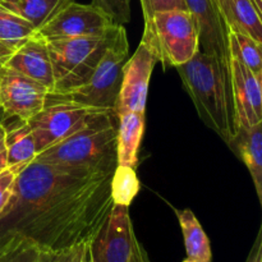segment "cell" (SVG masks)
<instances>
[{"label": "cell", "mask_w": 262, "mask_h": 262, "mask_svg": "<svg viewBox=\"0 0 262 262\" xmlns=\"http://www.w3.org/2000/svg\"><path fill=\"white\" fill-rule=\"evenodd\" d=\"M112 177L82 176L35 160L15 179L0 215V239L19 235L40 251L90 243L114 206Z\"/></svg>", "instance_id": "1"}, {"label": "cell", "mask_w": 262, "mask_h": 262, "mask_svg": "<svg viewBox=\"0 0 262 262\" xmlns=\"http://www.w3.org/2000/svg\"><path fill=\"white\" fill-rule=\"evenodd\" d=\"M177 71L202 122L230 145L237 132L232 71L201 50Z\"/></svg>", "instance_id": "2"}, {"label": "cell", "mask_w": 262, "mask_h": 262, "mask_svg": "<svg viewBox=\"0 0 262 262\" xmlns=\"http://www.w3.org/2000/svg\"><path fill=\"white\" fill-rule=\"evenodd\" d=\"M113 112L97 113L82 129L46 148L35 160L72 173L113 174L117 168V127Z\"/></svg>", "instance_id": "3"}, {"label": "cell", "mask_w": 262, "mask_h": 262, "mask_svg": "<svg viewBox=\"0 0 262 262\" xmlns=\"http://www.w3.org/2000/svg\"><path fill=\"white\" fill-rule=\"evenodd\" d=\"M128 58L129 43L127 32L124 26L118 25L106 51L90 78L69 91L49 92L46 105H76L114 113Z\"/></svg>", "instance_id": "4"}, {"label": "cell", "mask_w": 262, "mask_h": 262, "mask_svg": "<svg viewBox=\"0 0 262 262\" xmlns=\"http://www.w3.org/2000/svg\"><path fill=\"white\" fill-rule=\"evenodd\" d=\"M117 26L104 35L46 41L55 79L50 92L69 91L86 82L99 66Z\"/></svg>", "instance_id": "5"}, {"label": "cell", "mask_w": 262, "mask_h": 262, "mask_svg": "<svg viewBox=\"0 0 262 262\" xmlns=\"http://www.w3.org/2000/svg\"><path fill=\"white\" fill-rule=\"evenodd\" d=\"M142 38L150 43L164 67L177 68L187 63L200 50L196 20L188 10L155 13L145 23Z\"/></svg>", "instance_id": "6"}, {"label": "cell", "mask_w": 262, "mask_h": 262, "mask_svg": "<svg viewBox=\"0 0 262 262\" xmlns=\"http://www.w3.org/2000/svg\"><path fill=\"white\" fill-rule=\"evenodd\" d=\"M115 23L92 4H79L69 0L59 8L36 33L45 41L104 35Z\"/></svg>", "instance_id": "7"}, {"label": "cell", "mask_w": 262, "mask_h": 262, "mask_svg": "<svg viewBox=\"0 0 262 262\" xmlns=\"http://www.w3.org/2000/svg\"><path fill=\"white\" fill-rule=\"evenodd\" d=\"M97 113L101 112L76 105H46L27 122L35 140L37 155L78 132Z\"/></svg>", "instance_id": "8"}, {"label": "cell", "mask_w": 262, "mask_h": 262, "mask_svg": "<svg viewBox=\"0 0 262 262\" xmlns=\"http://www.w3.org/2000/svg\"><path fill=\"white\" fill-rule=\"evenodd\" d=\"M49 89L13 69L0 71V107L8 118L28 122L45 107Z\"/></svg>", "instance_id": "9"}, {"label": "cell", "mask_w": 262, "mask_h": 262, "mask_svg": "<svg viewBox=\"0 0 262 262\" xmlns=\"http://www.w3.org/2000/svg\"><path fill=\"white\" fill-rule=\"evenodd\" d=\"M158 56L146 40H141L137 50L128 58L123 71V81L115 105V115L125 112H145L148 83Z\"/></svg>", "instance_id": "10"}, {"label": "cell", "mask_w": 262, "mask_h": 262, "mask_svg": "<svg viewBox=\"0 0 262 262\" xmlns=\"http://www.w3.org/2000/svg\"><path fill=\"white\" fill-rule=\"evenodd\" d=\"M133 235L129 206L114 204L106 222L90 242L91 262H129Z\"/></svg>", "instance_id": "11"}, {"label": "cell", "mask_w": 262, "mask_h": 262, "mask_svg": "<svg viewBox=\"0 0 262 262\" xmlns=\"http://www.w3.org/2000/svg\"><path fill=\"white\" fill-rule=\"evenodd\" d=\"M186 5L196 20L200 50L230 69L229 30L216 0H186Z\"/></svg>", "instance_id": "12"}, {"label": "cell", "mask_w": 262, "mask_h": 262, "mask_svg": "<svg viewBox=\"0 0 262 262\" xmlns=\"http://www.w3.org/2000/svg\"><path fill=\"white\" fill-rule=\"evenodd\" d=\"M230 71L235 129L258 124L262 122L260 76L234 59L230 61Z\"/></svg>", "instance_id": "13"}, {"label": "cell", "mask_w": 262, "mask_h": 262, "mask_svg": "<svg viewBox=\"0 0 262 262\" xmlns=\"http://www.w3.org/2000/svg\"><path fill=\"white\" fill-rule=\"evenodd\" d=\"M5 67L40 82L49 91H53L55 79L48 42L37 33L13 53Z\"/></svg>", "instance_id": "14"}, {"label": "cell", "mask_w": 262, "mask_h": 262, "mask_svg": "<svg viewBox=\"0 0 262 262\" xmlns=\"http://www.w3.org/2000/svg\"><path fill=\"white\" fill-rule=\"evenodd\" d=\"M117 118V163L136 169L145 129V112H125Z\"/></svg>", "instance_id": "15"}, {"label": "cell", "mask_w": 262, "mask_h": 262, "mask_svg": "<svg viewBox=\"0 0 262 262\" xmlns=\"http://www.w3.org/2000/svg\"><path fill=\"white\" fill-rule=\"evenodd\" d=\"M229 146L247 166L262 209V122L237 129Z\"/></svg>", "instance_id": "16"}, {"label": "cell", "mask_w": 262, "mask_h": 262, "mask_svg": "<svg viewBox=\"0 0 262 262\" xmlns=\"http://www.w3.org/2000/svg\"><path fill=\"white\" fill-rule=\"evenodd\" d=\"M228 30L262 43V18L255 0H216Z\"/></svg>", "instance_id": "17"}, {"label": "cell", "mask_w": 262, "mask_h": 262, "mask_svg": "<svg viewBox=\"0 0 262 262\" xmlns=\"http://www.w3.org/2000/svg\"><path fill=\"white\" fill-rule=\"evenodd\" d=\"M5 147H7L8 168L22 171L26 166L35 161L37 150L27 122L18 120L12 127L5 125Z\"/></svg>", "instance_id": "18"}, {"label": "cell", "mask_w": 262, "mask_h": 262, "mask_svg": "<svg viewBox=\"0 0 262 262\" xmlns=\"http://www.w3.org/2000/svg\"><path fill=\"white\" fill-rule=\"evenodd\" d=\"M184 237L187 260L192 262H211L210 241L192 210H176Z\"/></svg>", "instance_id": "19"}, {"label": "cell", "mask_w": 262, "mask_h": 262, "mask_svg": "<svg viewBox=\"0 0 262 262\" xmlns=\"http://www.w3.org/2000/svg\"><path fill=\"white\" fill-rule=\"evenodd\" d=\"M67 2L69 0H0V5L38 30Z\"/></svg>", "instance_id": "20"}, {"label": "cell", "mask_w": 262, "mask_h": 262, "mask_svg": "<svg viewBox=\"0 0 262 262\" xmlns=\"http://www.w3.org/2000/svg\"><path fill=\"white\" fill-rule=\"evenodd\" d=\"M36 31L28 20L0 5V42L15 51L33 37Z\"/></svg>", "instance_id": "21"}, {"label": "cell", "mask_w": 262, "mask_h": 262, "mask_svg": "<svg viewBox=\"0 0 262 262\" xmlns=\"http://www.w3.org/2000/svg\"><path fill=\"white\" fill-rule=\"evenodd\" d=\"M230 59L239 61L251 72L260 76L262 72V43L250 36L229 31Z\"/></svg>", "instance_id": "22"}, {"label": "cell", "mask_w": 262, "mask_h": 262, "mask_svg": "<svg viewBox=\"0 0 262 262\" xmlns=\"http://www.w3.org/2000/svg\"><path fill=\"white\" fill-rule=\"evenodd\" d=\"M140 192V181L135 168L117 165L112 177V197L115 205L130 206Z\"/></svg>", "instance_id": "23"}, {"label": "cell", "mask_w": 262, "mask_h": 262, "mask_svg": "<svg viewBox=\"0 0 262 262\" xmlns=\"http://www.w3.org/2000/svg\"><path fill=\"white\" fill-rule=\"evenodd\" d=\"M40 250L19 235L0 239V262H36Z\"/></svg>", "instance_id": "24"}, {"label": "cell", "mask_w": 262, "mask_h": 262, "mask_svg": "<svg viewBox=\"0 0 262 262\" xmlns=\"http://www.w3.org/2000/svg\"><path fill=\"white\" fill-rule=\"evenodd\" d=\"M91 4L104 12L115 25L124 26L130 20V0H91Z\"/></svg>", "instance_id": "25"}, {"label": "cell", "mask_w": 262, "mask_h": 262, "mask_svg": "<svg viewBox=\"0 0 262 262\" xmlns=\"http://www.w3.org/2000/svg\"><path fill=\"white\" fill-rule=\"evenodd\" d=\"M90 243L61 251H40L36 262H83Z\"/></svg>", "instance_id": "26"}, {"label": "cell", "mask_w": 262, "mask_h": 262, "mask_svg": "<svg viewBox=\"0 0 262 262\" xmlns=\"http://www.w3.org/2000/svg\"><path fill=\"white\" fill-rule=\"evenodd\" d=\"M141 7L143 10L145 23L152 18V15L158 12L173 9L187 10L186 0H140Z\"/></svg>", "instance_id": "27"}, {"label": "cell", "mask_w": 262, "mask_h": 262, "mask_svg": "<svg viewBox=\"0 0 262 262\" xmlns=\"http://www.w3.org/2000/svg\"><path fill=\"white\" fill-rule=\"evenodd\" d=\"M19 173V170L13 168H7L0 173V215L3 214L12 199L15 179Z\"/></svg>", "instance_id": "28"}, {"label": "cell", "mask_w": 262, "mask_h": 262, "mask_svg": "<svg viewBox=\"0 0 262 262\" xmlns=\"http://www.w3.org/2000/svg\"><path fill=\"white\" fill-rule=\"evenodd\" d=\"M129 262H151L148 258L147 252L145 251L143 246L141 245L140 241L137 239L136 234L133 235L132 242V252H130Z\"/></svg>", "instance_id": "29"}, {"label": "cell", "mask_w": 262, "mask_h": 262, "mask_svg": "<svg viewBox=\"0 0 262 262\" xmlns=\"http://www.w3.org/2000/svg\"><path fill=\"white\" fill-rule=\"evenodd\" d=\"M246 262H262V223L257 237H256L255 243L251 248V252Z\"/></svg>", "instance_id": "30"}, {"label": "cell", "mask_w": 262, "mask_h": 262, "mask_svg": "<svg viewBox=\"0 0 262 262\" xmlns=\"http://www.w3.org/2000/svg\"><path fill=\"white\" fill-rule=\"evenodd\" d=\"M8 168L7 147H5V125L0 123V173Z\"/></svg>", "instance_id": "31"}, {"label": "cell", "mask_w": 262, "mask_h": 262, "mask_svg": "<svg viewBox=\"0 0 262 262\" xmlns=\"http://www.w3.org/2000/svg\"><path fill=\"white\" fill-rule=\"evenodd\" d=\"M13 53H14V50H12L9 46H7V45H4L3 42H0V71L4 68L5 64L8 63V60H9L10 56L13 55Z\"/></svg>", "instance_id": "32"}, {"label": "cell", "mask_w": 262, "mask_h": 262, "mask_svg": "<svg viewBox=\"0 0 262 262\" xmlns=\"http://www.w3.org/2000/svg\"><path fill=\"white\" fill-rule=\"evenodd\" d=\"M7 119H8L7 114H5L4 110H3L2 107H0V123H4Z\"/></svg>", "instance_id": "33"}, {"label": "cell", "mask_w": 262, "mask_h": 262, "mask_svg": "<svg viewBox=\"0 0 262 262\" xmlns=\"http://www.w3.org/2000/svg\"><path fill=\"white\" fill-rule=\"evenodd\" d=\"M255 3H256V7H257L258 12H260L261 18H262V0H255Z\"/></svg>", "instance_id": "34"}, {"label": "cell", "mask_w": 262, "mask_h": 262, "mask_svg": "<svg viewBox=\"0 0 262 262\" xmlns=\"http://www.w3.org/2000/svg\"><path fill=\"white\" fill-rule=\"evenodd\" d=\"M83 262H91V258H90V251L87 250L86 255H84V258H83Z\"/></svg>", "instance_id": "35"}, {"label": "cell", "mask_w": 262, "mask_h": 262, "mask_svg": "<svg viewBox=\"0 0 262 262\" xmlns=\"http://www.w3.org/2000/svg\"><path fill=\"white\" fill-rule=\"evenodd\" d=\"M260 83H261V95H262V72L260 74Z\"/></svg>", "instance_id": "36"}, {"label": "cell", "mask_w": 262, "mask_h": 262, "mask_svg": "<svg viewBox=\"0 0 262 262\" xmlns=\"http://www.w3.org/2000/svg\"><path fill=\"white\" fill-rule=\"evenodd\" d=\"M183 262H192V261H189V260H184Z\"/></svg>", "instance_id": "37"}]
</instances>
